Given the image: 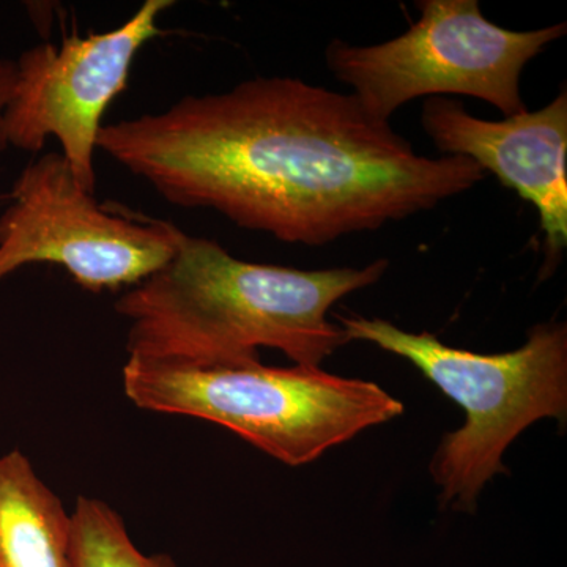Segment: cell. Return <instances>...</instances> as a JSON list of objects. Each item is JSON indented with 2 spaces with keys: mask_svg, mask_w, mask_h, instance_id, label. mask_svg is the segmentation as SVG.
<instances>
[{
  "mask_svg": "<svg viewBox=\"0 0 567 567\" xmlns=\"http://www.w3.org/2000/svg\"><path fill=\"white\" fill-rule=\"evenodd\" d=\"M386 259L364 268L297 270L245 262L208 238L183 235L163 268L115 303L130 322L126 352L203 364H249L275 349L320 364L349 342L327 319L346 295L374 286Z\"/></svg>",
  "mask_w": 567,
  "mask_h": 567,
  "instance_id": "cell-2",
  "label": "cell"
},
{
  "mask_svg": "<svg viewBox=\"0 0 567 567\" xmlns=\"http://www.w3.org/2000/svg\"><path fill=\"white\" fill-rule=\"evenodd\" d=\"M173 6V0H145L112 31L71 35L59 47L39 43L22 52L3 112L7 145L39 153L48 137H55L81 188L95 194L104 114L128 85L137 52L162 35L159 17Z\"/></svg>",
  "mask_w": 567,
  "mask_h": 567,
  "instance_id": "cell-7",
  "label": "cell"
},
{
  "mask_svg": "<svg viewBox=\"0 0 567 567\" xmlns=\"http://www.w3.org/2000/svg\"><path fill=\"white\" fill-rule=\"evenodd\" d=\"M350 341L372 342L405 358L466 413L464 427L445 435L431 462L440 505L473 514L477 496L507 473L503 454L543 417L566 423L567 327L539 323L514 352L454 349L431 333H409L382 319L338 316Z\"/></svg>",
  "mask_w": 567,
  "mask_h": 567,
  "instance_id": "cell-4",
  "label": "cell"
},
{
  "mask_svg": "<svg viewBox=\"0 0 567 567\" xmlns=\"http://www.w3.org/2000/svg\"><path fill=\"white\" fill-rule=\"evenodd\" d=\"M14 82H17V62L10 61V59H0V152L9 147L6 136H3V112L10 102Z\"/></svg>",
  "mask_w": 567,
  "mask_h": 567,
  "instance_id": "cell-11",
  "label": "cell"
},
{
  "mask_svg": "<svg viewBox=\"0 0 567 567\" xmlns=\"http://www.w3.org/2000/svg\"><path fill=\"white\" fill-rule=\"evenodd\" d=\"M421 125L440 152L465 156L535 205L546 235L540 279L557 270L567 245V93L535 112L483 121L445 96L425 100Z\"/></svg>",
  "mask_w": 567,
  "mask_h": 567,
  "instance_id": "cell-8",
  "label": "cell"
},
{
  "mask_svg": "<svg viewBox=\"0 0 567 567\" xmlns=\"http://www.w3.org/2000/svg\"><path fill=\"white\" fill-rule=\"evenodd\" d=\"M0 567H74L71 514L20 450L0 457Z\"/></svg>",
  "mask_w": 567,
  "mask_h": 567,
  "instance_id": "cell-9",
  "label": "cell"
},
{
  "mask_svg": "<svg viewBox=\"0 0 567 567\" xmlns=\"http://www.w3.org/2000/svg\"><path fill=\"white\" fill-rule=\"evenodd\" d=\"M122 374L126 398L140 409L223 425L290 466L311 464L404 413V404L377 383L305 365L128 357Z\"/></svg>",
  "mask_w": 567,
  "mask_h": 567,
  "instance_id": "cell-3",
  "label": "cell"
},
{
  "mask_svg": "<svg viewBox=\"0 0 567 567\" xmlns=\"http://www.w3.org/2000/svg\"><path fill=\"white\" fill-rule=\"evenodd\" d=\"M99 148L169 204L305 246L432 210L487 175L417 155L352 93L281 76L103 125Z\"/></svg>",
  "mask_w": 567,
  "mask_h": 567,
  "instance_id": "cell-1",
  "label": "cell"
},
{
  "mask_svg": "<svg viewBox=\"0 0 567 567\" xmlns=\"http://www.w3.org/2000/svg\"><path fill=\"white\" fill-rule=\"evenodd\" d=\"M420 18L393 40L357 47L328 44L327 65L372 117L391 115L416 99L475 96L505 117L528 111L520 76L529 61L566 35L567 24L509 31L484 17L477 0H423Z\"/></svg>",
  "mask_w": 567,
  "mask_h": 567,
  "instance_id": "cell-5",
  "label": "cell"
},
{
  "mask_svg": "<svg viewBox=\"0 0 567 567\" xmlns=\"http://www.w3.org/2000/svg\"><path fill=\"white\" fill-rule=\"evenodd\" d=\"M175 224L118 204L96 203L62 153L33 159L0 215V281L24 265H59L89 292L137 286L173 259Z\"/></svg>",
  "mask_w": 567,
  "mask_h": 567,
  "instance_id": "cell-6",
  "label": "cell"
},
{
  "mask_svg": "<svg viewBox=\"0 0 567 567\" xmlns=\"http://www.w3.org/2000/svg\"><path fill=\"white\" fill-rule=\"evenodd\" d=\"M74 567H177L169 555H144L122 517L102 499L80 496L71 513Z\"/></svg>",
  "mask_w": 567,
  "mask_h": 567,
  "instance_id": "cell-10",
  "label": "cell"
}]
</instances>
